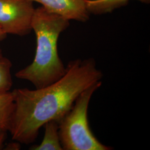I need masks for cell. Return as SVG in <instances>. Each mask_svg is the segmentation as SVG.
I'll return each mask as SVG.
<instances>
[{
    "instance_id": "cell-1",
    "label": "cell",
    "mask_w": 150,
    "mask_h": 150,
    "mask_svg": "<svg viewBox=\"0 0 150 150\" xmlns=\"http://www.w3.org/2000/svg\"><path fill=\"white\" fill-rule=\"evenodd\" d=\"M66 67L64 75L48 86L12 91L15 106L8 131L13 140L25 145L33 143L45 123L59 122L83 91L103 78L93 58L70 61Z\"/></svg>"
},
{
    "instance_id": "cell-2",
    "label": "cell",
    "mask_w": 150,
    "mask_h": 150,
    "mask_svg": "<svg viewBox=\"0 0 150 150\" xmlns=\"http://www.w3.org/2000/svg\"><path fill=\"white\" fill-rule=\"evenodd\" d=\"M70 21L47 11L42 6L35 10L31 22L36 38L33 61L16 72V77L28 81L41 88L59 80L66 67L59 57L57 42L60 34L70 26Z\"/></svg>"
},
{
    "instance_id": "cell-3",
    "label": "cell",
    "mask_w": 150,
    "mask_h": 150,
    "mask_svg": "<svg viewBox=\"0 0 150 150\" xmlns=\"http://www.w3.org/2000/svg\"><path fill=\"white\" fill-rule=\"evenodd\" d=\"M101 81L83 91L59 122V134L63 150H112L102 144L92 132L88 121L91 97L101 86Z\"/></svg>"
},
{
    "instance_id": "cell-4",
    "label": "cell",
    "mask_w": 150,
    "mask_h": 150,
    "mask_svg": "<svg viewBox=\"0 0 150 150\" xmlns=\"http://www.w3.org/2000/svg\"><path fill=\"white\" fill-rule=\"evenodd\" d=\"M35 10L30 0H0V27L7 35H27Z\"/></svg>"
},
{
    "instance_id": "cell-5",
    "label": "cell",
    "mask_w": 150,
    "mask_h": 150,
    "mask_svg": "<svg viewBox=\"0 0 150 150\" xmlns=\"http://www.w3.org/2000/svg\"><path fill=\"white\" fill-rule=\"evenodd\" d=\"M42 5L47 11L70 21L86 22L90 13L87 9L86 0H30Z\"/></svg>"
},
{
    "instance_id": "cell-6",
    "label": "cell",
    "mask_w": 150,
    "mask_h": 150,
    "mask_svg": "<svg viewBox=\"0 0 150 150\" xmlns=\"http://www.w3.org/2000/svg\"><path fill=\"white\" fill-rule=\"evenodd\" d=\"M45 134L43 140L40 145H33L32 150H63L60 142L59 134V122L51 120L43 125Z\"/></svg>"
},
{
    "instance_id": "cell-7",
    "label": "cell",
    "mask_w": 150,
    "mask_h": 150,
    "mask_svg": "<svg viewBox=\"0 0 150 150\" xmlns=\"http://www.w3.org/2000/svg\"><path fill=\"white\" fill-rule=\"evenodd\" d=\"M129 0H86L87 9L90 14L102 15L111 13L116 9L127 5ZM146 4L150 0H137Z\"/></svg>"
},
{
    "instance_id": "cell-8",
    "label": "cell",
    "mask_w": 150,
    "mask_h": 150,
    "mask_svg": "<svg viewBox=\"0 0 150 150\" xmlns=\"http://www.w3.org/2000/svg\"><path fill=\"white\" fill-rule=\"evenodd\" d=\"M14 99L12 92H0V127L8 131L14 110Z\"/></svg>"
},
{
    "instance_id": "cell-9",
    "label": "cell",
    "mask_w": 150,
    "mask_h": 150,
    "mask_svg": "<svg viewBox=\"0 0 150 150\" xmlns=\"http://www.w3.org/2000/svg\"><path fill=\"white\" fill-rule=\"evenodd\" d=\"M12 64L10 60L0 56V92L10 91L12 86L11 70Z\"/></svg>"
},
{
    "instance_id": "cell-10",
    "label": "cell",
    "mask_w": 150,
    "mask_h": 150,
    "mask_svg": "<svg viewBox=\"0 0 150 150\" xmlns=\"http://www.w3.org/2000/svg\"><path fill=\"white\" fill-rule=\"evenodd\" d=\"M7 131H8L7 129L0 127V150H1L3 147L4 143L7 137Z\"/></svg>"
},
{
    "instance_id": "cell-11",
    "label": "cell",
    "mask_w": 150,
    "mask_h": 150,
    "mask_svg": "<svg viewBox=\"0 0 150 150\" xmlns=\"http://www.w3.org/2000/svg\"><path fill=\"white\" fill-rule=\"evenodd\" d=\"M20 145L19 143H10L8 145H7L6 149V150H20Z\"/></svg>"
},
{
    "instance_id": "cell-12",
    "label": "cell",
    "mask_w": 150,
    "mask_h": 150,
    "mask_svg": "<svg viewBox=\"0 0 150 150\" xmlns=\"http://www.w3.org/2000/svg\"><path fill=\"white\" fill-rule=\"evenodd\" d=\"M6 36H7V34L0 27V41H2L4 40H5Z\"/></svg>"
},
{
    "instance_id": "cell-13",
    "label": "cell",
    "mask_w": 150,
    "mask_h": 150,
    "mask_svg": "<svg viewBox=\"0 0 150 150\" xmlns=\"http://www.w3.org/2000/svg\"><path fill=\"white\" fill-rule=\"evenodd\" d=\"M2 56V50H1V48L0 47V56Z\"/></svg>"
}]
</instances>
